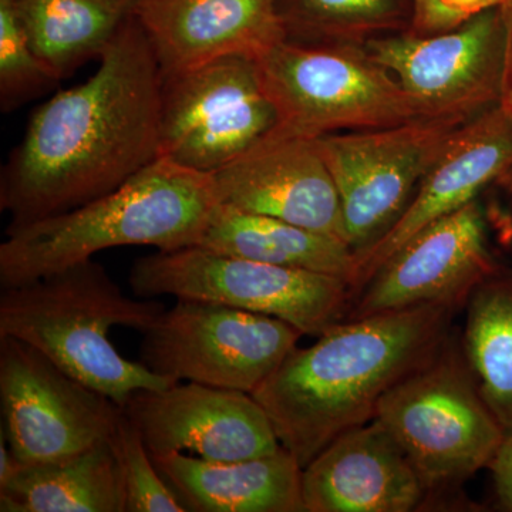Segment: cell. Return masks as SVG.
<instances>
[{
  "label": "cell",
  "instance_id": "1",
  "mask_svg": "<svg viewBox=\"0 0 512 512\" xmlns=\"http://www.w3.org/2000/svg\"><path fill=\"white\" fill-rule=\"evenodd\" d=\"M163 74L136 18L86 82L33 111L0 174L8 228L103 197L161 157Z\"/></svg>",
  "mask_w": 512,
  "mask_h": 512
},
{
  "label": "cell",
  "instance_id": "2",
  "mask_svg": "<svg viewBox=\"0 0 512 512\" xmlns=\"http://www.w3.org/2000/svg\"><path fill=\"white\" fill-rule=\"evenodd\" d=\"M450 305L342 320L296 348L252 396L302 468L336 437L375 420L380 400L426 365L453 332Z\"/></svg>",
  "mask_w": 512,
  "mask_h": 512
},
{
  "label": "cell",
  "instance_id": "3",
  "mask_svg": "<svg viewBox=\"0 0 512 512\" xmlns=\"http://www.w3.org/2000/svg\"><path fill=\"white\" fill-rule=\"evenodd\" d=\"M218 204L212 174L157 158L103 197L55 217L6 228L0 286L28 284L104 249L195 247Z\"/></svg>",
  "mask_w": 512,
  "mask_h": 512
},
{
  "label": "cell",
  "instance_id": "4",
  "mask_svg": "<svg viewBox=\"0 0 512 512\" xmlns=\"http://www.w3.org/2000/svg\"><path fill=\"white\" fill-rule=\"evenodd\" d=\"M161 303L130 298L93 258L0 293V336L28 343L64 372L123 407L141 389L173 382L111 343L116 326L144 332L164 311Z\"/></svg>",
  "mask_w": 512,
  "mask_h": 512
},
{
  "label": "cell",
  "instance_id": "5",
  "mask_svg": "<svg viewBox=\"0 0 512 512\" xmlns=\"http://www.w3.org/2000/svg\"><path fill=\"white\" fill-rule=\"evenodd\" d=\"M375 419L403 448L429 495L490 468L505 439L453 332L433 359L386 393Z\"/></svg>",
  "mask_w": 512,
  "mask_h": 512
},
{
  "label": "cell",
  "instance_id": "6",
  "mask_svg": "<svg viewBox=\"0 0 512 512\" xmlns=\"http://www.w3.org/2000/svg\"><path fill=\"white\" fill-rule=\"evenodd\" d=\"M256 62L278 111L275 133L315 140L421 117L416 101L365 45L286 40Z\"/></svg>",
  "mask_w": 512,
  "mask_h": 512
},
{
  "label": "cell",
  "instance_id": "7",
  "mask_svg": "<svg viewBox=\"0 0 512 512\" xmlns=\"http://www.w3.org/2000/svg\"><path fill=\"white\" fill-rule=\"evenodd\" d=\"M128 285L138 298L220 303L284 320L313 338L345 320L352 298L349 282L340 276L264 264L201 245L137 259Z\"/></svg>",
  "mask_w": 512,
  "mask_h": 512
},
{
  "label": "cell",
  "instance_id": "8",
  "mask_svg": "<svg viewBox=\"0 0 512 512\" xmlns=\"http://www.w3.org/2000/svg\"><path fill=\"white\" fill-rule=\"evenodd\" d=\"M141 333L138 359L156 375L251 394L303 336L284 320L195 299H177Z\"/></svg>",
  "mask_w": 512,
  "mask_h": 512
},
{
  "label": "cell",
  "instance_id": "9",
  "mask_svg": "<svg viewBox=\"0 0 512 512\" xmlns=\"http://www.w3.org/2000/svg\"><path fill=\"white\" fill-rule=\"evenodd\" d=\"M278 127V111L251 57H220L163 79L161 157L185 168L217 173Z\"/></svg>",
  "mask_w": 512,
  "mask_h": 512
},
{
  "label": "cell",
  "instance_id": "10",
  "mask_svg": "<svg viewBox=\"0 0 512 512\" xmlns=\"http://www.w3.org/2000/svg\"><path fill=\"white\" fill-rule=\"evenodd\" d=\"M464 123L419 117L399 126L315 138L338 191L353 254L402 217L431 164Z\"/></svg>",
  "mask_w": 512,
  "mask_h": 512
},
{
  "label": "cell",
  "instance_id": "11",
  "mask_svg": "<svg viewBox=\"0 0 512 512\" xmlns=\"http://www.w3.org/2000/svg\"><path fill=\"white\" fill-rule=\"evenodd\" d=\"M2 431L19 464L43 463L110 440L123 409L40 350L0 336Z\"/></svg>",
  "mask_w": 512,
  "mask_h": 512
},
{
  "label": "cell",
  "instance_id": "12",
  "mask_svg": "<svg viewBox=\"0 0 512 512\" xmlns=\"http://www.w3.org/2000/svg\"><path fill=\"white\" fill-rule=\"evenodd\" d=\"M365 46L416 101L421 117L467 123L500 104L505 52L500 6L436 35L393 33Z\"/></svg>",
  "mask_w": 512,
  "mask_h": 512
},
{
  "label": "cell",
  "instance_id": "13",
  "mask_svg": "<svg viewBox=\"0 0 512 512\" xmlns=\"http://www.w3.org/2000/svg\"><path fill=\"white\" fill-rule=\"evenodd\" d=\"M488 247L480 201L421 229L370 276L345 320L424 305L463 309L476 286L498 268Z\"/></svg>",
  "mask_w": 512,
  "mask_h": 512
},
{
  "label": "cell",
  "instance_id": "14",
  "mask_svg": "<svg viewBox=\"0 0 512 512\" xmlns=\"http://www.w3.org/2000/svg\"><path fill=\"white\" fill-rule=\"evenodd\" d=\"M121 409L151 456L191 451L210 461H242L282 447L261 403L239 390L177 382L137 390Z\"/></svg>",
  "mask_w": 512,
  "mask_h": 512
},
{
  "label": "cell",
  "instance_id": "15",
  "mask_svg": "<svg viewBox=\"0 0 512 512\" xmlns=\"http://www.w3.org/2000/svg\"><path fill=\"white\" fill-rule=\"evenodd\" d=\"M511 180L512 117L497 104L454 131L402 217L372 247L355 255L352 298L421 229L478 200L490 185Z\"/></svg>",
  "mask_w": 512,
  "mask_h": 512
},
{
  "label": "cell",
  "instance_id": "16",
  "mask_svg": "<svg viewBox=\"0 0 512 512\" xmlns=\"http://www.w3.org/2000/svg\"><path fill=\"white\" fill-rule=\"evenodd\" d=\"M212 178L220 204L348 244L338 191L312 138L274 133Z\"/></svg>",
  "mask_w": 512,
  "mask_h": 512
},
{
  "label": "cell",
  "instance_id": "17",
  "mask_svg": "<svg viewBox=\"0 0 512 512\" xmlns=\"http://www.w3.org/2000/svg\"><path fill=\"white\" fill-rule=\"evenodd\" d=\"M281 0H138L163 79L225 56L259 60L288 40Z\"/></svg>",
  "mask_w": 512,
  "mask_h": 512
},
{
  "label": "cell",
  "instance_id": "18",
  "mask_svg": "<svg viewBox=\"0 0 512 512\" xmlns=\"http://www.w3.org/2000/svg\"><path fill=\"white\" fill-rule=\"evenodd\" d=\"M306 512H410L429 498L416 468L379 420L336 437L302 470Z\"/></svg>",
  "mask_w": 512,
  "mask_h": 512
},
{
  "label": "cell",
  "instance_id": "19",
  "mask_svg": "<svg viewBox=\"0 0 512 512\" xmlns=\"http://www.w3.org/2000/svg\"><path fill=\"white\" fill-rule=\"evenodd\" d=\"M154 464L187 512H306L302 466L286 448L242 461L156 454Z\"/></svg>",
  "mask_w": 512,
  "mask_h": 512
},
{
  "label": "cell",
  "instance_id": "20",
  "mask_svg": "<svg viewBox=\"0 0 512 512\" xmlns=\"http://www.w3.org/2000/svg\"><path fill=\"white\" fill-rule=\"evenodd\" d=\"M2 512H126L119 460L110 440L43 463H16L0 484Z\"/></svg>",
  "mask_w": 512,
  "mask_h": 512
},
{
  "label": "cell",
  "instance_id": "21",
  "mask_svg": "<svg viewBox=\"0 0 512 512\" xmlns=\"http://www.w3.org/2000/svg\"><path fill=\"white\" fill-rule=\"evenodd\" d=\"M201 247L264 264L306 269L352 284L355 254L346 242L312 229L218 204Z\"/></svg>",
  "mask_w": 512,
  "mask_h": 512
},
{
  "label": "cell",
  "instance_id": "22",
  "mask_svg": "<svg viewBox=\"0 0 512 512\" xmlns=\"http://www.w3.org/2000/svg\"><path fill=\"white\" fill-rule=\"evenodd\" d=\"M37 56L60 80L100 60L136 18L138 0H16Z\"/></svg>",
  "mask_w": 512,
  "mask_h": 512
},
{
  "label": "cell",
  "instance_id": "23",
  "mask_svg": "<svg viewBox=\"0 0 512 512\" xmlns=\"http://www.w3.org/2000/svg\"><path fill=\"white\" fill-rule=\"evenodd\" d=\"M460 336L478 390L512 433V268L498 266L468 296Z\"/></svg>",
  "mask_w": 512,
  "mask_h": 512
},
{
  "label": "cell",
  "instance_id": "24",
  "mask_svg": "<svg viewBox=\"0 0 512 512\" xmlns=\"http://www.w3.org/2000/svg\"><path fill=\"white\" fill-rule=\"evenodd\" d=\"M288 40L365 45L376 37L406 32L413 0H281Z\"/></svg>",
  "mask_w": 512,
  "mask_h": 512
},
{
  "label": "cell",
  "instance_id": "25",
  "mask_svg": "<svg viewBox=\"0 0 512 512\" xmlns=\"http://www.w3.org/2000/svg\"><path fill=\"white\" fill-rule=\"evenodd\" d=\"M60 82L30 45L16 0H0V109H19Z\"/></svg>",
  "mask_w": 512,
  "mask_h": 512
},
{
  "label": "cell",
  "instance_id": "26",
  "mask_svg": "<svg viewBox=\"0 0 512 512\" xmlns=\"http://www.w3.org/2000/svg\"><path fill=\"white\" fill-rule=\"evenodd\" d=\"M110 443L120 464L126 512H187L158 471L140 431L124 412Z\"/></svg>",
  "mask_w": 512,
  "mask_h": 512
},
{
  "label": "cell",
  "instance_id": "27",
  "mask_svg": "<svg viewBox=\"0 0 512 512\" xmlns=\"http://www.w3.org/2000/svg\"><path fill=\"white\" fill-rule=\"evenodd\" d=\"M504 0H413L412 25L406 32L417 36L446 32Z\"/></svg>",
  "mask_w": 512,
  "mask_h": 512
},
{
  "label": "cell",
  "instance_id": "28",
  "mask_svg": "<svg viewBox=\"0 0 512 512\" xmlns=\"http://www.w3.org/2000/svg\"><path fill=\"white\" fill-rule=\"evenodd\" d=\"M495 495L505 511L512 512V433L505 434L501 447L490 464Z\"/></svg>",
  "mask_w": 512,
  "mask_h": 512
},
{
  "label": "cell",
  "instance_id": "29",
  "mask_svg": "<svg viewBox=\"0 0 512 512\" xmlns=\"http://www.w3.org/2000/svg\"><path fill=\"white\" fill-rule=\"evenodd\" d=\"M500 9L505 30L503 92L500 106L512 117V0H504Z\"/></svg>",
  "mask_w": 512,
  "mask_h": 512
},
{
  "label": "cell",
  "instance_id": "30",
  "mask_svg": "<svg viewBox=\"0 0 512 512\" xmlns=\"http://www.w3.org/2000/svg\"><path fill=\"white\" fill-rule=\"evenodd\" d=\"M510 183L512 184V180L510 181Z\"/></svg>",
  "mask_w": 512,
  "mask_h": 512
}]
</instances>
